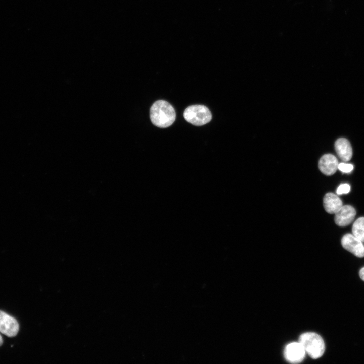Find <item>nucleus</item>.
I'll return each mask as SVG.
<instances>
[{
  "instance_id": "4468645a",
  "label": "nucleus",
  "mask_w": 364,
  "mask_h": 364,
  "mask_svg": "<svg viewBox=\"0 0 364 364\" xmlns=\"http://www.w3.org/2000/svg\"><path fill=\"white\" fill-rule=\"evenodd\" d=\"M359 274L360 278L364 281V267L360 270Z\"/></svg>"
},
{
  "instance_id": "1a4fd4ad",
  "label": "nucleus",
  "mask_w": 364,
  "mask_h": 364,
  "mask_svg": "<svg viewBox=\"0 0 364 364\" xmlns=\"http://www.w3.org/2000/svg\"><path fill=\"white\" fill-rule=\"evenodd\" d=\"M336 152L343 161H349L352 156V150L349 142L345 138L338 139L335 143Z\"/></svg>"
},
{
  "instance_id": "f03ea898",
  "label": "nucleus",
  "mask_w": 364,
  "mask_h": 364,
  "mask_svg": "<svg viewBox=\"0 0 364 364\" xmlns=\"http://www.w3.org/2000/svg\"><path fill=\"white\" fill-rule=\"evenodd\" d=\"M299 342L305 352L313 359L321 357L324 353L325 345L321 336L314 332H306L302 334Z\"/></svg>"
},
{
  "instance_id": "39448f33",
  "label": "nucleus",
  "mask_w": 364,
  "mask_h": 364,
  "mask_svg": "<svg viewBox=\"0 0 364 364\" xmlns=\"http://www.w3.org/2000/svg\"><path fill=\"white\" fill-rule=\"evenodd\" d=\"M306 352L301 345L298 342H292L285 348L284 351V356L285 359L291 363H298L304 359Z\"/></svg>"
},
{
  "instance_id": "f257e3e1",
  "label": "nucleus",
  "mask_w": 364,
  "mask_h": 364,
  "mask_svg": "<svg viewBox=\"0 0 364 364\" xmlns=\"http://www.w3.org/2000/svg\"><path fill=\"white\" fill-rule=\"evenodd\" d=\"M152 123L160 128H166L171 125L176 118L174 108L168 102L160 100L152 105L150 111Z\"/></svg>"
},
{
  "instance_id": "f8f14e48",
  "label": "nucleus",
  "mask_w": 364,
  "mask_h": 364,
  "mask_svg": "<svg viewBox=\"0 0 364 364\" xmlns=\"http://www.w3.org/2000/svg\"><path fill=\"white\" fill-rule=\"evenodd\" d=\"M338 169L344 173H349L352 171L353 166L350 164L341 163L338 164Z\"/></svg>"
},
{
  "instance_id": "ddd939ff",
  "label": "nucleus",
  "mask_w": 364,
  "mask_h": 364,
  "mask_svg": "<svg viewBox=\"0 0 364 364\" xmlns=\"http://www.w3.org/2000/svg\"><path fill=\"white\" fill-rule=\"evenodd\" d=\"M350 190V187L348 184H343L340 185L337 188L336 193L338 195L343 194H347L349 193Z\"/></svg>"
},
{
  "instance_id": "423d86ee",
  "label": "nucleus",
  "mask_w": 364,
  "mask_h": 364,
  "mask_svg": "<svg viewBox=\"0 0 364 364\" xmlns=\"http://www.w3.org/2000/svg\"><path fill=\"white\" fill-rule=\"evenodd\" d=\"M19 330L17 321L13 317L0 310V332L9 337L16 336Z\"/></svg>"
},
{
  "instance_id": "9b49d317",
  "label": "nucleus",
  "mask_w": 364,
  "mask_h": 364,
  "mask_svg": "<svg viewBox=\"0 0 364 364\" xmlns=\"http://www.w3.org/2000/svg\"><path fill=\"white\" fill-rule=\"evenodd\" d=\"M353 235L364 243V217L358 218L352 226Z\"/></svg>"
},
{
  "instance_id": "20e7f679",
  "label": "nucleus",
  "mask_w": 364,
  "mask_h": 364,
  "mask_svg": "<svg viewBox=\"0 0 364 364\" xmlns=\"http://www.w3.org/2000/svg\"><path fill=\"white\" fill-rule=\"evenodd\" d=\"M359 239L351 234H347L343 236L341 239L343 247L359 258L364 257V245Z\"/></svg>"
},
{
  "instance_id": "2eb2a0df",
  "label": "nucleus",
  "mask_w": 364,
  "mask_h": 364,
  "mask_svg": "<svg viewBox=\"0 0 364 364\" xmlns=\"http://www.w3.org/2000/svg\"><path fill=\"white\" fill-rule=\"evenodd\" d=\"M3 343V338L1 336V335H0V346L2 345Z\"/></svg>"
},
{
  "instance_id": "7ed1b4c3",
  "label": "nucleus",
  "mask_w": 364,
  "mask_h": 364,
  "mask_svg": "<svg viewBox=\"0 0 364 364\" xmlns=\"http://www.w3.org/2000/svg\"><path fill=\"white\" fill-rule=\"evenodd\" d=\"M185 120L196 126H201L209 122L212 114L208 107L202 105H193L187 107L184 112Z\"/></svg>"
},
{
  "instance_id": "6e6552de",
  "label": "nucleus",
  "mask_w": 364,
  "mask_h": 364,
  "mask_svg": "<svg viewBox=\"0 0 364 364\" xmlns=\"http://www.w3.org/2000/svg\"><path fill=\"white\" fill-rule=\"evenodd\" d=\"M338 164V160L335 156L327 154L320 159L318 168L323 174L329 176L336 172Z\"/></svg>"
},
{
  "instance_id": "0eeeda50",
  "label": "nucleus",
  "mask_w": 364,
  "mask_h": 364,
  "mask_svg": "<svg viewBox=\"0 0 364 364\" xmlns=\"http://www.w3.org/2000/svg\"><path fill=\"white\" fill-rule=\"evenodd\" d=\"M356 211L350 205L342 206L335 213V223L340 226H345L350 224L355 218Z\"/></svg>"
},
{
  "instance_id": "9d476101",
  "label": "nucleus",
  "mask_w": 364,
  "mask_h": 364,
  "mask_svg": "<svg viewBox=\"0 0 364 364\" xmlns=\"http://www.w3.org/2000/svg\"><path fill=\"white\" fill-rule=\"evenodd\" d=\"M323 204L325 210L330 214H335L343 206L341 200L332 193H328L325 195Z\"/></svg>"
}]
</instances>
